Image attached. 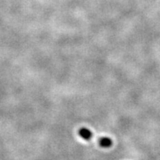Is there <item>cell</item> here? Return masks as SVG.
<instances>
[{"mask_svg": "<svg viewBox=\"0 0 160 160\" xmlns=\"http://www.w3.org/2000/svg\"><path fill=\"white\" fill-rule=\"evenodd\" d=\"M78 134L82 139L86 140V141H89L92 137V132L89 129L85 128H82L80 129L79 132H78Z\"/></svg>", "mask_w": 160, "mask_h": 160, "instance_id": "6da1fadb", "label": "cell"}, {"mask_svg": "<svg viewBox=\"0 0 160 160\" xmlns=\"http://www.w3.org/2000/svg\"><path fill=\"white\" fill-rule=\"evenodd\" d=\"M99 144L101 147L109 148L112 145V141L109 137H101L99 141Z\"/></svg>", "mask_w": 160, "mask_h": 160, "instance_id": "7a4b0ae2", "label": "cell"}]
</instances>
